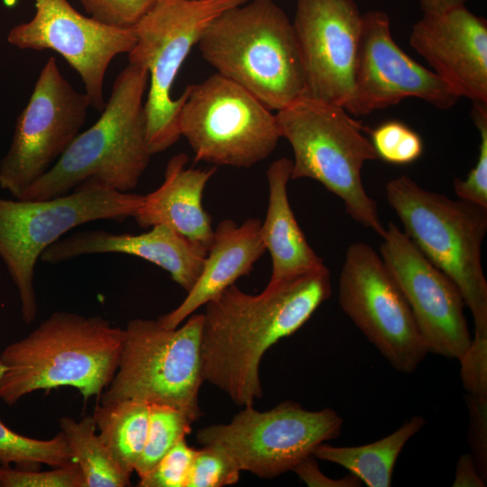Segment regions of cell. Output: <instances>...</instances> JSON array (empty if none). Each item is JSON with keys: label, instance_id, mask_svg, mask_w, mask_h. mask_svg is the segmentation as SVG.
<instances>
[{"label": "cell", "instance_id": "1f68e13d", "mask_svg": "<svg viewBox=\"0 0 487 487\" xmlns=\"http://www.w3.org/2000/svg\"><path fill=\"white\" fill-rule=\"evenodd\" d=\"M0 480L4 487H86L83 472L76 462L47 472L2 465Z\"/></svg>", "mask_w": 487, "mask_h": 487}, {"label": "cell", "instance_id": "74e56055", "mask_svg": "<svg viewBox=\"0 0 487 487\" xmlns=\"http://www.w3.org/2000/svg\"><path fill=\"white\" fill-rule=\"evenodd\" d=\"M466 0H420L423 13H438L464 5Z\"/></svg>", "mask_w": 487, "mask_h": 487}, {"label": "cell", "instance_id": "5bb4252c", "mask_svg": "<svg viewBox=\"0 0 487 487\" xmlns=\"http://www.w3.org/2000/svg\"><path fill=\"white\" fill-rule=\"evenodd\" d=\"M33 17L10 29L7 41L23 50H52L78 72L90 106L102 112L103 86L113 59L128 54L136 41L133 28L107 26L78 12L68 0H34Z\"/></svg>", "mask_w": 487, "mask_h": 487}, {"label": "cell", "instance_id": "5b68a950", "mask_svg": "<svg viewBox=\"0 0 487 487\" xmlns=\"http://www.w3.org/2000/svg\"><path fill=\"white\" fill-rule=\"evenodd\" d=\"M280 137L291 145L290 179H311L340 198L348 215L381 238L385 234L374 199L366 193L362 169L378 159L364 126L345 107L301 96L276 111Z\"/></svg>", "mask_w": 487, "mask_h": 487}, {"label": "cell", "instance_id": "e575fe53", "mask_svg": "<svg viewBox=\"0 0 487 487\" xmlns=\"http://www.w3.org/2000/svg\"><path fill=\"white\" fill-rule=\"evenodd\" d=\"M459 362L461 381L467 394L487 397V336L474 335Z\"/></svg>", "mask_w": 487, "mask_h": 487}, {"label": "cell", "instance_id": "d6986e66", "mask_svg": "<svg viewBox=\"0 0 487 487\" xmlns=\"http://www.w3.org/2000/svg\"><path fill=\"white\" fill-rule=\"evenodd\" d=\"M124 253L146 260L164 271L188 292L198 280L207 251L165 225L140 234L105 230L80 231L46 248L40 259L56 264L86 254Z\"/></svg>", "mask_w": 487, "mask_h": 487}, {"label": "cell", "instance_id": "ab89813d", "mask_svg": "<svg viewBox=\"0 0 487 487\" xmlns=\"http://www.w3.org/2000/svg\"><path fill=\"white\" fill-rule=\"evenodd\" d=\"M2 486H3V484H2V482H1V480H0V487H2Z\"/></svg>", "mask_w": 487, "mask_h": 487}, {"label": "cell", "instance_id": "484cf974", "mask_svg": "<svg viewBox=\"0 0 487 487\" xmlns=\"http://www.w3.org/2000/svg\"><path fill=\"white\" fill-rule=\"evenodd\" d=\"M193 421L183 411L164 404H149V426L144 447L134 471L139 477L150 472L191 431Z\"/></svg>", "mask_w": 487, "mask_h": 487}, {"label": "cell", "instance_id": "30bf717a", "mask_svg": "<svg viewBox=\"0 0 487 487\" xmlns=\"http://www.w3.org/2000/svg\"><path fill=\"white\" fill-rule=\"evenodd\" d=\"M188 87L179 132L196 161L249 168L275 150V114L248 90L217 72Z\"/></svg>", "mask_w": 487, "mask_h": 487}, {"label": "cell", "instance_id": "4fadbf2b", "mask_svg": "<svg viewBox=\"0 0 487 487\" xmlns=\"http://www.w3.org/2000/svg\"><path fill=\"white\" fill-rule=\"evenodd\" d=\"M89 106L87 94L75 90L50 57L0 161V188L20 199L79 134Z\"/></svg>", "mask_w": 487, "mask_h": 487}, {"label": "cell", "instance_id": "83f0119b", "mask_svg": "<svg viewBox=\"0 0 487 487\" xmlns=\"http://www.w3.org/2000/svg\"><path fill=\"white\" fill-rule=\"evenodd\" d=\"M371 142L378 158L392 164H408L423 152L420 136L400 121H388L371 131Z\"/></svg>", "mask_w": 487, "mask_h": 487}, {"label": "cell", "instance_id": "6da1fadb", "mask_svg": "<svg viewBox=\"0 0 487 487\" xmlns=\"http://www.w3.org/2000/svg\"><path fill=\"white\" fill-rule=\"evenodd\" d=\"M332 294L325 266L268 284L257 295L233 284L206 304L201 331L205 381L237 406L262 396L260 363L266 351L298 331Z\"/></svg>", "mask_w": 487, "mask_h": 487}, {"label": "cell", "instance_id": "44dd1931", "mask_svg": "<svg viewBox=\"0 0 487 487\" xmlns=\"http://www.w3.org/2000/svg\"><path fill=\"white\" fill-rule=\"evenodd\" d=\"M184 153L174 155L167 163L164 180L154 191L143 196L134 217L139 226L165 225L207 252L214 240L209 214L202 205L203 192L216 167L187 168Z\"/></svg>", "mask_w": 487, "mask_h": 487}, {"label": "cell", "instance_id": "f546056e", "mask_svg": "<svg viewBox=\"0 0 487 487\" xmlns=\"http://www.w3.org/2000/svg\"><path fill=\"white\" fill-rule=\"evenodd\" d=\"M471 115L481 136L479 156L465 179H454V189L460 199L487 208V104L473 103Z\"/></svg>", "mask_w": 487, "mask_h": 487}, {"label": "cell", "instance_id": "f1b7e54d", "mask_svg": "<svg viewBox=\"0 0 487 487\" xmlns=\"http://www.w3.org/2000/svg\"><path fill=\"white\" fill-rule=\"evenodd\" d=\"M240 468L234 458L216 446L197 450L186 487H222L239 481Z\"/></svg>", "mask_w": 487, "mask_h": 487}, {"label": "cell", "instance_id": "277c9868", "mask_svg": "<svg viewBox=\"0 0 487 487\" xmlns=\"http://www.w3.org/2000/svg\"><path fill=\"white\" fill-rule=\"evenodd\" d=\"M216 72L279 111L304 93L292 22L275 0H249L219 14L197 43Z\"/></svg>", "mask_w": 487, "mask_h": 487}, {"label": "cell", "instance_id": "836d02e7", "mask_svg": "<svg viewBox=\"0 0 487 487\" xmlns=\"http://www.w3.org/2000/svg\"><path fill=\"white\" fill-rule=\"evenodd\" d=\"M469 413L468 443L476 468L487 482V397L466 394Z\"/></svg>", "mask_w": 487, "mask_h": 487}, {"label": "cell", "instance_id": "2e32d148", "mask_svg": "<svg viewBox=\"0 0 487 487\" xmlns=\"http://www.w3.org/2000/svg\"><path fill=\"white\" fill-rule=\"evenodd\" d=\"M408 97L438 109H448L460 98L436 73L399 47L387 14L367 12L362 19L353 94L345 108L352 115H364Z\"/></svg>", "mask_w": 487, "mask_h": 487}, {"label": "cell", "instance_id": "f35d334b", "mask_svg": "<svg viewBox=\"0 0 487 487\" xmlns=\"http://www.w3.org/2000/svg\"><path fill=\"white\" fill-rule=\"evenodd\" d=\"M6 367L0 362V378L3 375V373L5 372Z\"/></svg>", "mask_w": 487, "mask_h": 487}, {"label": "cell", "instance_id": "ba28073f", "mask_svg": "<svg viewBox=\"0 0 487 487\" xmlns=\"http://www.w3.org/2000/svg\"><path fill=\"white\" fill-rule=\"evenodd\" d=\"M202 314L184 325L164 327L158 320L128 322L116 372L101 403L134 400L172 406L194 422L201 416L198 394L205 381L200 354Z\"/></svg>", "mask_w": 487, "mask_h": 487}, {"label": "cell", "instance_id": "7c38bea8", "mask_svg": "<svg viewBox=\"0 0 487 487\" xmlns=\"http://www.w3.org/2000/svg\"><path fill=\"white\" fill-rule=\"evenodd\" d=\"M338 302L396 371L414 372L428 354L406 298L369 244L355 243L346 250Z\"/></svg>", "mask_w": 487, "mask_h": 487}, {"label": "cell", "instance_id": "7a4b0ae2", "mask_svg": "<svg viewBox=\"0 0 487 487\" xmlns=\"http://www.w3.org/2000/svg\"><path fill=\"white\" fill-rule=\"evenodd\" d=\"M124 338V330L101 316L54 312L1 353L0 399L13 406L60 386L76 388L85 400L98 398L116 372Z\"/></svg>", "mask_w": 487, "mask_h": 487}, {"label": "cell", "instance_id": "4dcf8cb0", "mask_svg": "<svg viewBox=\"0 0 487 487\" xmlns=\"http://www.w3.org/2000/svg\"><path fill=\"white\" fill-rule=\"evenodd\" d=\"M197 449L181 439L146 474L140 477L141 487H186Z\"/></svg>", "mask_w": 487, "mask_h": 487}, {"label": "cell", "instance_id": "9c48e42d", "mask_svg": "<svg viewBox=\"0 0 487 487\" xmlns=\"http://www.w3.org/2000/svg\"><path fill=\"white\" fill-rule=\"evenodd\" d=\"M249 0H155L133 27L136 41L130 63L144 68L150 88L144 103L152 154L166 151L180 138L179 114L188 85L173 99L172 85L191 48L225 11Z\"/></svg>", "mask_w": 487, "mask_h": 487}, {"label": "cell", "instance_id": "8d00e7d4", "mask_svg": "<svg viewBox=\"0 0 487 487\" xmlns=\"http://www.w3.org/2000/svg\"><path fill=\"white\" fill-rule=\"evenodd\" d=\"M486 482L481 477L471 454L461 455L455 466L453 487H484Z\"/></svg>", "mask_w": 487, "mask_h": 487}, {"label": "cell", "instance_id": "8992f818", "mask_svg": "<svg viewBox=\"0 0 487 487\" xmlns=\"http://www.w3.org/2000/svg\"><path fill=\"white\" fill-rule=\"evenodd\" d=\"M404 233L459 289L473 315L474 335L487 336V281L481 262L487 208L428 191L406 175L386 185Z\"/></svg>", "mask_w": 487, "mask_h": 487}, {"label": "cell", "instance_id": "ac0fdd59", "mask_svg": "<svg viewBox=\"0 0 487 487\" xmlns=\"http://www.w3.org/2000/svg\"><path fill=\"white\" fill-rule=\"evenodd\" d=\"M411 47L460 97L487 104V21L464 5L423 13Z\"/></svg>", "mask_w": 487, "mask_h": 487}, {"label": "cell", "instance_id": "d4e9b609", "mask_svg": "<svg viewBox=\"0 0 487 487\" xmlns=\"http://www.w3.org/2000/svg\"><path fill=\"white\" fill-rule=\"evenodd\" d=\"M60 427L74 462L83 472L86 487L130 486L132 473L115 462L96 434L94 416H86L79 421L63 417L60 419Z\"/></svg>", "mask_w": 487, "mask_h": 487}, {"label": "cell", "instance_id": "7402d4cb", "mask_svg": "<svg viewBox=\"0 0 487 487\" xmlns=\"http://www.w3.org/2000/svg\"><path fill=\"white\" fill-rule=\"evenodd\" d=\"M292 161L282 157L267 170L269 203L261 234L271 259L268 284L325 266L323 259L308 244L289 205L287 186Z\"/></svg>", "mask_w": 487, "mask_h": 487}, {"label": "cell", "instance_id": "d590c367", "mask_svg": "<svg viewBox=\"0 0 487 487\" xmlns=\"http://www.w3.org/2000/svg\"><path fill=\"white\" fill-rule=\"evenodd\" d=\"M292 471L310 487H359L362 485V482L351 473L341 479L326 476L320 471L312 455L300 461Z\"/></svg>", "mask_w": 487, "mask_h": 487}, {"label": "cell", "instance_id": "ffe728a7", "mask_svg": "<svg viewBox=\"0 0 487 487\" xmlns=\"http://www.w3.org/2000/svg\"><path fill=\"white\" fill-rule=\"evenodd\" d=\"M261 225L258 218H248L239 225L232 219L221 221L214 229L213 244L198 280L175 309L157 320L164 327L176 328L240 277L249 275L266 252Z\"/></svg>", "mask_w": 487, "mask_h": 487}, {"label": "cell", "instance_id": "3957f363", "mask_svg": "<svg viewBox=\"0 0 487 487\" xmlns=\"http://www.w3.org/2000/svg\"><path fill=\"white\" fill-rule=\"evenodd\" d=\"M148 80L144 68L128 62L98 120L74 139L20 199L64 196L83 183L124 193L135 188L152 155L142 102Z\"/></svg>", "mask_w": 487, "mask_h": 487}, {"label": "cell", "instance_id": "e0dca14e", "mask_svg": "<svg viewBox=\"0 0 487 487\" xmlns=\"http://www.w3.org/2000/svg\"><path fill=\"white\" fill-rule=\"evenodd\" d=\"M362 19L354 0H296L292 26L304 74L302 96L346 106Z\"/></svg>", "mask_w": 487, "mask_h": 487}, {"label": "cell", "instance_id": "9a60e30c", "mask_svg": "<svg viewBox=\"0 0 487 487\" xmlns=\"http://www.w3.org/2000/svg\"><path fill=\"white\" fill-rule=\"evenodd\" d=\"M381 253L406 298L428 353L459 361L473 338L457 286L392 222L382 237Z\"/></svg>", "mask_w": 487, "mask_h": 487}, {"label": "cell", "instance_id": "603a6c76", "mask_svg": "<svg viewBox=\"0 0 487 487\" xmlns=\"http://www.w3.org/2000/svg\"><path fill=\"white\" fill-rule=\"evenodd\" d=\"M426 425L413 416L391 435L359 446H332L322 443L312 452L316 459L336 464L369 487H390L394 465L408 441Z\"/></svg>", "mask_w": 487, "mask_h": 487}, {"label": "cell", "instance_id": "52a82bcc", "mask_svg": "<svg viewBox=\"0 0 487 487\" xmlns=\"http://www.w3.org/2000/svg\"><path fill=\"white\" fill-rule=\"evenodd\" d=\"M143 196L93 184L43 200L0 197V257L18 290L23 322L36 317L34 268L43 251L68 231L89 222L133 216Z\"/></svg>", "mask_w": 487, "mask_h": 487}, {"label": "cell", "instance_id": "d6a6232c", "mask_svg": "<svg viewBox=\"0 0 487 487\" xmlns=\"http://www.w3.org/2000/svg\"><path fill=\"white\" fill-rule=\"evenodd\" d=\"M155 0H79L90 17L107 26L130 29Z\"/></svg>", "mask_w": 487, "mask_h": 487}, {"label": "cell", "instance_id": "cb8c5ba5", "mask_svg": "<svg viewBox=\"0 0 487 487\" xmlns=\"http://www.w3.org/2000/svg\"><path fill=\"white\" fill-rule=\"evenodd\" d=\"M93 416L105 446L115 462L132 473L147 437L149 404L134 400L101 403Z\"/></svg>", "mask_w": 487, "mask_h": 487}, {"label": "cell", "instance_id": "8fae6325", "mask_svg": "<svg viewBox=\"0 0 487 487\" xmlns=\"http://www.w3.org/2000/svg\"><path fill=\"white\" fill-rule=\"evenodd\" d=\"M343 418L326 408L308 410L287 400L259 411L244 406L229 423L199 429L202 446L225 450L241 471L261 478H274L292 469L313 450L341 434Z\"/></svg>", "mask_w": 487, "mask_h": 487}, {"label": "cell", "instance_id": "4316f807", "mask_svg": "<svg viewBox=\"0 0 487 487\" xmlns=\"http://www.w3.org/2000/svg\"><path fill=\"white\" fill-rule=\"evenodd\" d=\"M74 462L73 455L62 431L50 440L22 436L0 420V463L9 466L14 463L23 467L41 464L60 467Z\"/></svg>", "mask_w": 487, "mask_h": 487}]
</instances>
